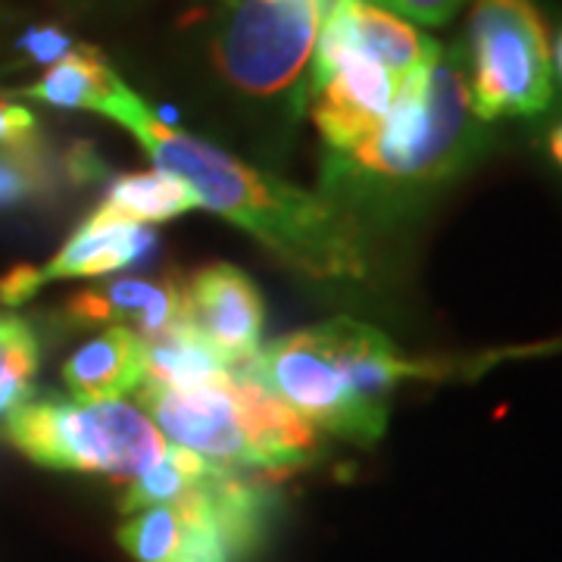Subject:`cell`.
Returning <instances> with one entry per match:
<instances>
[{"label": "cell", "instance_id": "obj_5", "mask_svg": "<svg viewBox=\"0 0 562 562\" xmlns=\"http://www.w3.org/2000/svg\"><path fill=\"white\" fill-rule=\"evenodd\" d=\"M465 60L469 98L482 122L538 116L553 101V50L535 0H475Z\"/></svg>", "mask_w": 562, "mask_h": 562}, {"label": "cell", "instance_id": "obj_18", "mask_svg": "<svg viewBox=\"0 0 562 562\" xmlns=\"http://www.w3.org/2000/svg\"><path fill=\"white\" fill-rule=\"evenodd\" d=\"M41 191H47V166L38 157V147H0V210L20 206Z\"/></svg>", "mask_w": 562, "mask_h": 562}, {"label": "cell", "instance_id": "obj_8", "mask_svg": "<svg viewBox=\"0 0 562 562\" xmlns=\"http://www.w3.org/2000/svg\"><path fill=\"white\" fill-rule=\"evenodd\" d=\"M401 85L403 79L362 50H344L319 79L310 81L316 98L313 120L328 154L353 150L369 138L391 113Z\"/></svg>", "mask_w": 562, "mask_h": 562}, {"label": "cell", "instance_id": "obj_21", "mask_svg": "<svg viewBox=\"0 0 562 562\" xmlns=\"http://www.w3.org/2000/svg\"><path fill=\"white\" fill-rule=\"evenodd\" d=\"M16 47H20L22 54H25L32 63L54 66V63H60L63 57L76 47V44L66 38L60 29H54V25H41V29H29Z\"/></svg>", "mask_w": 562, "mask_h": 562}, {"label": "cell", "instance_id": "obj_15", "mask_svg": "<svg viewBox=\"0 0 562 562\" xmlns=\"http://www.w3.org/2000/svg\"><path fill=\"white\" fill-rule=\"evenodd\" d=\"M103 206L125 220L147 225V222L176 220L188 210H198L201 201L191 191V184H184L169 172H140L113 181Z\"/></svg>", "mask_w": 562, "mask_h": 562}, {"label": "cell", "instance_id": "obj_1", "mask_svg": "<svg viewBox=\"0 0 562 562\" xmlns=\"http://www.w3.org/2000/svg\"><path fill=\"white\" fill-rule=\"evenodd\" d=\"M98 113L135 135L160 172L191 184L201 206L250 232L291 269L322 281L366 276V241L338 203L272 179L220 147L172 128L122 79Z\"/></svg>", "mask_w": 562, "mask_h": 562}, {"label": "cell", "instance_id": "obj_17", "mask_svg": "<svg viewBox=\"0 0 562 562\" xmlns=\"http://www.w3.org/2000/svg\"><path fill=\"white\" fill-rule=\"evenodd\" d=\"M179 506H147L120 528V543L135 562H169L179 543Z\"/></svg>", "mask_w": 562, "mask_h": 562}, {"label": "cell", "instance_id": "obj_7", "mask_svg": "<svg viewBox=\"0 0 562 562\" xmlns=\"http://www.w3.org/2000/svg\"><path fill=\"white\" fill-rule=\"evenodd\" d=\"M135 391L138 403L147 409V419L176 447L232 472L262 469L260 450L244 422L232 379L220 387L201 391H166L154 384H138Z\"/></svg>", "mask_w": 562, "mask_h": 562}, {"label": "cell", "instance_id": "obj_2", "mask_svg": "<svg viewBox=\"0 0 562 562\" xmlns=\"http://www.w3.org/2000/svg\"><path fill=\"white\" fill-rule=\"evenodd\" d=\"M482 125L462 57L438 47L403 79L391 113L369 138L353 150L328 154L325 184L338 206L406 210L469 169L484 147Z\"/></svg>", "mask_w": 562, "mask_h": 562}, {"label": "cell", "instance_id": "obj_22", "mask_svg": "<svg viewBox=\"0 0 562 562\" xmlns=\"http://www.w3.org/2000/svg\"><path fill=\"white\" fill-rule=\"evenodd\" d=\"M35 128L38 120L29 106L13 101H0V147L16 150V147H32L35 144Z\"/></svg>", "mask_w": 562, "mask_h": 562}, {"label": "cell", "instance_id": "obj_26", "mask_svg": "<svg viewBox=\"0 0 562 562\" xmlns=\"http://www.w3.org/2000/svg\"><path fill=\"white\" fill-rule=\"evenodd\" d=\"M222 3H225V7H232V3H235V0H222Z\"/></svg>", "mask_w": 562, "mask_h": 562}, {"label": "cell", "instance_id": "obj_25", "mask_svg": "<svg viewBox=\"0 0 562 562\" xmlns=\"http://www.w3.org/2000/svg\"><path fill=\"white\" fill-rule=\"evenodd\" d=\"M553 72H557L562 81V32L560 38H557V47H553Z\"/></svg>", "mask_w": 562, "mask_h": 562}, {"label": "cell", "instance_id": "obj_3", "mask_svg": "<svg viewBox=\"0 0 562 562\" xmlns=\"http://www.w3.org/2000/svg\"><path fill=\"white\" fill-rule=\"evenodd\" d=\"M241 366L313 428L360 443L384 435L397 384L431 375L403 360L379 328L353 319L294 331Z\"/></svg>", "mask_w": 562, "mask_h": 562}, {"label": "cell", "instance_id": "obj_24", "mask_svg": "<svg viewBox=\"0 0 562 562\" xmlns=\"http://www.w3.org/2000/svg\"><path fill=\"white\" fill-rule=\"evenodd\" d=\"M547 150H550V157H553V162L562 169V122L560 125H553L550 128V138H547Z\"/></svg>", "mask_w": 562, "mask_h": 562}, {"label": "cell", "instance_id": "obj_9", "mask_svg": "<svg viewBox=\"0 0 562 562\" xmlns=\"http://www.w3.org/2000/svg\"><path fill=\"white\" fill-rule=\"evenodd\" d=\"M184 322L228 366H241L260 347L262 301L241 269L213 262L184 281Z\"/></svg>", "mask_w": 562, "mask_h": 562}, {"label": "cell", "instance_id": "obj_16", "mask_svg": "<svg viewBox=\"0 0 562 562\" xmlns=\"http://www.w3.org/2000/svg\"><path fill=\"white\" fill-rule=\"evenodd\" d=\"M216 465L206 462L198 453L184 447H166L160 460L154 462L147 472H140L135 484L122 497V513H138L147 506H166L188 497L198 484L213 472Z\"/></svg>", "mask_w": 562, "mask_h": 562}, {"label": "cell", "instance_id": "obj_23", "mask_svg": "<svg viewBox=\"0 0 562 562\" xmlns=\"http://www.w3.org/2000/svg\"><path fill=\"white\" fill-rule=\"evenodd\" d=\"M41 281H38V269L32 266H16L13 272H7L0 279V301L3 303H22L29 301L32 294H38Z\"/></svg>", "mask_w": 562, "mask_h": 562}, {"label": "cell", "instance_id": "obj_20", "mask_svg": "<svg viewBox=\"0 0 562 562\" xmlns=\"http://www.w3.org/2000/svg\"><path fill=\"white\" fill-rule=\"evenodd\" d=\"M384 10L397 13L406 22H422V25H443L457 10L465 7L469 0H372Z\"/></svg>", "mask_w": 562, "mask_h": 562}, {"label": "cell", "instance_id": "obj_13", "mask_svg": "<svg viewBox=\"0 0 562 562\" xmlns=\"http://www.w3.org/2000/svg\"><path fill=\"white\" fill-rule=\"evenodd\" d=\"M228 379H232V366L188 322L144 341L140 384H154L166 391H201V387H220Z\"/></svg>", "mask_w": 562, "mask_h": 562}, {"label": "cell", "instance_id": "obj_12", "mask_svg": "<svg viewBox=\"0 0 562 562\" xmlns=\"http://www.w3.org/2000/svg\"><path fill=\"white\" fill-rule=\"evenodd\" d=\"M140 375L144 341L122 325H110L63 366V382L72 391V401L85 403L120 401L122 394L138 387Z\"/></svg>", "mask_w": 562, "mask_h": 562}, {"label": "cell", "instance_id": "obj_14", "mask_svg": "<svg viewBox=\"0 0 562 562\" xmlns=\"http://www.w3.org/2000/svg\"><path fill=\"white\" fill-rule=\"evenodd\" d=\"M116 72L110 69V63L103 60L98 47L76 44L60 63H54L38 81H32L29 88H20V98L50 103L60 110H94L113 91Z\"/></svg>", "mask_w": 562, "mask_h": 562}, {"label": "cell", "instance_id": "obj_11", "mask_svg": "<svg viewBox=\"0 0 562 562\" xmlns=\"http://www.w3.org/2000/svg\"><path fill=\"white\" fill-rule=\"evenodd\" d=\"M72 313L88 322H113L132 328L140 341L184 322V281L120 279L103 291H88L72 301Z\"/></svg>", "mask_w": 562, "mask_h": 562}, {"label": "cell", "instance_id": "obj_10", "mask_svg": "<svg viewBox=\"0 0 562 562\" xmlns=\"http://www.w3.org/2000/svg\"><path fill=\"white\" fill-rule=\"evenodd\" d=\"M154 247V235L125 220L120 213L101 206L91 220L81 225L79 232L63 244V250L38 269V281H60V279H94L106 276L125 266L140 262Z\"/></svg>", "mask_w": 562, "mask_h": 562}, {"label": "cell", "instance_id": "obj_19", "mask_svg": "<svg viewBox=\"0 0 562 562\" xmlns=\"http://www.w3.org/2000/svg\"><path fill=\"white\" fill-rule=\"evenodd\" d=\"M35 369H38V350H25L0 362V416L29 401V384Z\"/></svg>", "mask_w": 562, "mask_h": 562}, {"label": "cell", "instance_id": "obj_4", "mask_svg": "<svg viewBox=\"0 0 562 562\" xmlns=\"http://www.w3.org/2000/svg\"><path fill=\"white\" fill-rule=\"evenodd\" d=\"M3 441L47 469L132 482L166 453L160 428L122 401H25L0 425Z\"/></svg>", "mask_w": 562, "mask_h": 562}, {"label": "cell", "instance_id": "obj_6", "mask_svg": "<svg viewBox=\"0 0 562 562\" xmlns=\"http://www.w3.org/2000/svg\"><path fill=\"white\" fill-rule=\"evenodd\" d=\"M319 25L322 0H235L213 60L244 94H288L303 79Z\"/></svg>", "mask_w": 562, "mask_h": 562}]
</instances>
